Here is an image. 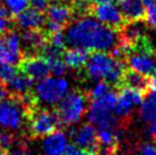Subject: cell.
I'll list each match as a JSON object with an SVG mask.
<instances>
[{"instance_id": "8992f818", "label": "cell", "mask_w": 156, "mask_h": 155, "mask_svg": "<svg viewBox=\"0 0 156 155\" xmlns=\"http://www.w3.org/2000/svg\"><path fill=\"white\" fill-rule=\"evenodd\" d=\"M26 123L31 137L41 138L57 130L59 125V120L55 111L38 107L37 105L29 113Z\"/></svg>"}, {"instance_id": "7a4b0ae2", "label": "cell", "mask_w": 156, "mask_h": 155, "mask_svg": "<svg viewBox=\"0 0 156 155\" xmlns=\"http://www.w3.org/2000/svg\"><path fill=\"white\" fill-rule=\"evenodd\" d=\"M84 67L86 74L92 80L105 81L108 85L120 87L126 64L124 60L115 58L106 52H95L89 56Z\"/></svg>"}, {"instance_id": "3957f363", "label": "cell", "mask_w": 156, "mask_h": 155, "mask_svg": "<svg viewBox=\"0 0 156 155\" xmlns=\"http://www.w3.org/2000/svg\"><path fill=\"white\" fill-rule=\"evenodd\" d=\"M123 59L131 70L145 75L156 74V49L147 37L128 47L123 52Z\"/></svg>"}, {"instance_id": "6da1fadb", "label": "cell", "mask_w": 156, "mask_h": 155, "mask_svg": "<svg viewBox=\"0 0 156 155\" xmlns=\"http://www.w3.org/2000/svg\"><path fill=\"white\" fill-rule=\"evenodd\" d=\"M66 42L72 47L94 52L112 50L117 45V31L101 24L97 20L83 16L69 24Z\"/></svg>"}, {"instance_id": "30bf717a", "label": "cell", "mask_w": 156, "mask_h": 155, "mask_svg": "<svg viewBox=\"0 0 156 155\" xmlns=\"http://www.w3.org/2000/svg\"><path fill=\"white\" fill-rule=\"evenodd\" d=\"M91 15L97 18L101 24L108 26L115 31H120L126 25V18L123 17L120 9L112 2H98L94 4L91 9Z\"/></svg>"}, {"instance_id": "8d00e7d4", "label": "cell", "mask_w": 156, "mask_h": 155, "mask_svg": "<svg viewBox=\"0 0 156 155\" xmlns=\"http://www.w3.org/2000/svg\"><path fill=\"white\" fill-rule=\"evenodd\" d=\"M91 2H106V1H108V2H112V1H119V0H89Z\"/></svg>"}, {"instance_id": "44dd1931", "label": "cell", "mask_w": 156, "mask_h": 155, "mask_svg": "<svg viewBox=\"0 0 156 155\" xmlns=\"http://www.w3.org/2000/svg\"><path fill=\"white\" fill-rule=\"evenodd\" d=\"M5 86L7 87V89L9 90L10 95L21 96L30 92L31 88L33 86V80L30 77H27V75H25V74L20 71Z\"/></svg>"}, {"instance_id": "74e56055", "label": "cell", "mask_w": 156, "mask_h": 155, "mask_svg": "<svg viewBox=\"0 0 156 155\" xmlns=\"http://www.w3.org/2000/svg\"><path fill=\"white\" fill-rule=\"evenodd\" d=\"M55 1H61V2H74L75 0H55Z\"/></svg>"}, {"instance_id": "4dcf8cb0", "label": "cell", "mask_w": 156, "mask_h": 155, "mask_svg": "<svg viewBox=\"0 0 156 155\" xmlns=\"http://www.w3.org/2000/svg\"><path fill=\"white\" fill-rule=\"evenodd\" d=\"M29 4L32 6V8L39 12H44L49 6V0H29Z\"/></svg>"}, {"instance_id": "4fadbf2b", "label": "cell", "mask_w": 156, "mask_h": 155, "mask_svg": "<svg viewBox=\"0 0 156 155\" xmlns=\"http://www.w3.org/2000/svg\"><path fill=\"white\" fill-rule=\"evenodd\" d=\"M120 142L119 129H99L97 131L96 155H116Z\"/></svg>"}, {"instance_id": "d4e9b609", "label": "cell", "mask_w": 156, "mask_h": 155, "mask_svg": "<svg viewBox=\"0 0 156 155\" xmlns=\"http://www.w3.org/2000/svg\"><path fill=\"white\" fill-rule=\"evenodd\" d=\"M109 90H112V89H111V85H108L107 82H105V81H99L94 86V88H91V90L87 94V97H88V99L94 100V99L99 98L101 96H104L105 94H107Z\"/></svg>"}, {"instance_id": "7c38bea8", "label": "cell", "mask_w": 156, "mask_h": 155, "mask_svg": "<svg viewBox=\"0 0 156 155\" xmlns=\"http://www.w3.org/2000/svg\"><path fill=\"white\" fill-rule=\"evenodd\" d=\"M71 137L75 146L83 148L96 155L97 151V130L91 123H84L78 129L71 130Z\"/></svg>"}, {"instance_id": "1f68e13d", "label": "cell", "mask_w": 156, "mask_h": 155, "mask_svg": "<svg viewBox=\"0 0 156 155\" xmlns=\"http://www.w3.org/2000/svg\"><path fill=\"white\" fill-rule=\"evenodd\" d=\"M65 155H92L91 153H89L88 151L80 148V147L75 146V145H71L67 147V151H66Z\"/></svg>"}, {"instance_id": "484cf974", "label": "cell", "mask_w": 156, "mask_h": 155, "mask_svg": "<svg viewBox=\"0 0 156 155\" xmlns=\"http://www.w3.org/2000/svg\"><path fill=\"white\" fill-rule=\"evenodd\" d=\"M16 142V137L13 134H9L7 131L0 132V155H5L10 148L14 146Z\"/></svg>"}, {"instance_id": "ac0fdd59", "label": "cell", "mask_w": 156, "mask_h": 155, "mask_svg": "<svg viewBox=\"0 0 156 155\" xmlns=\"http://www.w3.org/2000/svg\"><path fill=\"white\" fill-rule=\"evenodd\" d=\"M119 7L126 22L139 21L145 16L143 0H119Z\"/></svg>"}, {"instance_id": "603a6c76", "label": "cell", "mask_w": 156, "mask_h": 155, "mask_svg": "<svg viewBox=\"0 0 156 155\" xmlns=\"http://www.w3.org/2000/svg\"><path fill=\"white\" fill-rule=\"evenodd\" d=\"M6 9L12 16H16L24 12L29 6V0H4Z\"/></svg>"}, {"instance_id": "d6986e66", "label": "cell", "mask_w": 156, "mask_h": 155, "mask_svg": "<svg viewBox=\"0 0 156 155\" xmlns=\"http://www.w3.org/2000/svg\"><path fill=\"white\" fill-rule=\"evenodd\" d=\"M120 87H129V88L141 91L143 94H146L148 91V78L147 75L139 73L134 70L126 69L122 75Z\"/></svg>"}, {"instance_id": "ba28073f", "label": "cell", "mask_w": 156, "mask_h": 155, "mask_svg": "<svg viewBox=\"0 0 156 155\" xmlns=\"http://www.w3.org/2000/svg\"><path fill=\"white\" fill-rule=\"evenodd\" d=\"M116 95V104L114 107V114L121 121L128 120L136 106L143 103L144 95L141 91L129 88V87H120Z\"/></svg>"}, {"instance_id": "9a60e30c", "label": "cell", "mask_w": 156, "mask_h": 155, "mask_svg": "<svg viewBox=\"0 0 156 155\" xmlns=\"http://www.w3.org/2000/svg\"><path fill=\"white\" fill-rule=\"evenodd\" d=\"M67 147V137L61 130H55L44 136L42 142V151L46 155H65Z\"/></svg>"}, {"instance_id": "ffe728a7", "label": "cell", "mask_w": 156, "mask_h": 155, "mask_svg": "<svg viewBox=\"0 0 156 155\" xmlns=\"http://www.w3.org/2000/svg\"><path fill=\"white\" fill-rule=\"evenodd\" d=\"M62 56L67 67L80 71L87 64L89 52L83 48L73 47L71 49H65Z\"/></svg>"}, {"instance_id": "52a82bcc", "label": "cell", "mask_w": 156, "mask_h": 155, "mask_svg": "<svg viewBox=\"0 0 156 155\" xmlns=\"http://www.w3.org/2000/svg\"><path fill=\"white\" fill-rule=\"evenodd\" d=\"M69 92V82L59 77L44 78L35 86L34 96L38 102L55 105Z\"/></svg>"}, {"instance_id": "e575fe53", "label": "cell", "mask_w": 156, "mask_h": 155, "mask_svg": "<svg viewBox=\"0 0 156 155\" xmlns=\"http://www.w3.org/2000/svg\"><path fill=\"white\" fill-rule=\"evenodd\" d=\"M149 123L151 124H149V128H148V134L156 142V119L153 120L152 122H149Z\"/></svg>"}, {"instance_id": "f35d334b", "label": "cell", "mask_w": 156, "mask_h": 155, "mask_svg": "<svg viewBox=\"0 0 156 155\" xmlns=\"http://www.w3.org/2000/svg\"><path fill=\"white\" fill-rule=\"evenodd\" d=\"M124 155H133V154H131V153H126V154H124Z\"/></svg>"}, {"instance_id": "5b68a950", "label": "cell", "mask_w": 156, "mask_h": 155, "mask_svg": "<svg viewBox=\"0 0 156 155\" xmlns=\"http://www.w3.org/2000/svg\"><path fill=\"white\" fill-rule=\"evenodd\" d=\"M87 102V94H83L82 91L73 90L67 92L58 102L59 104L55 111L59 120V124L69 127L78 123L86 114Z\"/></svg>"}, {"instance_id": "e0dca14e", "label": "cell", "mask_w": 156, "mask_h": 155, "mask_svg": "<svg viewBox=\"0 0 156 155\" xmlns=\"http://www.w3.org/2000/svg\"><path fill=\"white\" fill-rule=\"evenodd\" d=\"M74 17V10L71 5L66 4H54L48 6L47 20L52 21L62 26L69 25Z\"/></svg>"}, {"instance_id": "836d02e7", "label": "cell", "mask_w": 156, "mask_h": 155, "mask_svg": "<svg viewBox=\"0 0 156 155\" xmlns=\"http://www.w3.org/2000/svg\"><path fill=\"white\" fill-rule=\"evenodd\" d=\"M9 20L8 18H0V35L9 30Z\"/></svg>"}, {"instance_id": "f1b7e54d", "label": "cell", "mask_w": 156, "mask_h": 155, "mask_svg": "<svg viewBox=\"0 0 156 155\" xmlns=\"http://www.w3.org/2000/svg\"><path fill=\"white\" fill-rule=\"evenodd\" d=\"M47 41L51 46L58 48L61 50H65V45H66V39L64 34L61 32H55V33H49L47 34Z\"/></svg>"}, {"instance_id": "9c48e42d", "label": "cell", "mask_w": 156, "mask_h": 155, "mask_svg": "<svg viewBox=\"0 0 156 155\" xmlns=\"http://www.w3.org/2000/svg\"><path fill=\"white\" fill-rule=\"evenodd\" d=\"M22 58L21 39L15 31L7 30L0 35V65L18 64Z\"/></svg>"}, {"instance_id": "277c9868", "label": "cell", "mask_w": 156, "mask_h": 155, "mask_svg": "<svg viewBox=\"0 0 156 155\" xmlns=\"http://www.w3.org/2000/svg\"><path fill=\"white\" fill-rule=\"evenodd\" d=\"M90 102L88 119L91 124H96L99 129H117L121 120L114 114L116 94L109 90L104 96Z\"/></svg>"}, {"instance_id": "4316f807", "label": "cell", "mask_w": 156, "mask_h": 155, "mask_svg": "<svg viewBox=\"0 0 156 155\" xmlns=\"http://www.w3.org/2000/svg\"><path fill=\"white\" fill-rule=\"evenodd\" d=\"M146 24L156 31V0H151L145 5V16Z\"/></svg>"}, {"instance_id": "cb8c5ba5", "label": "cell", "mask_w": 156, "mask_h": 155, "mask_svg": "<svg viewBox=\"0 0 156 155\" xmlns=\"http://www.w3.org/2000/svg\"><path fill=\"white\" fill-rule=\"evenodd\" d=\"M48 66H49V72L52 73L56 77H61L63 74L66 73V66L65 62L62 59V57H54V58H48Z\"/></svg>"}, {"instance_id": "2e32d148", "label": "cell", "mask_w": 156, "mask_h": 155, "mask_svg": "<svg viewBox=\"0 0 156 155\" xmlns=\"http://www.w3.org/2000/svg\"><path fill=\"white\" fill-rule=\"evenodd\" d=\"M44 18L42 12L35 9H25L24 12L20 13L15 16V22L23 30H34L41 29L44 24Z\"/></svg>"}, {"instance_id": "8fae6325", "label": "cell", "mask_w": 156, "mask_h": 155, "mask_svg": "<svg viewBox=\"0 0 156 155\" xmlns=\"http://www.w3.org/2000/svg\"><path fill=\"white\" fill-rule=\"evenodd\" d=\"M18 70L32 80H42L50 73L47 59L39 55L23 56L18 63Z\"/></svg>"}, {"instance_id": "d590c367", "label": "cell", "mask_w": 156, "mask_h": 155, "mask_svg": "<svg viewBox=\"0 0 156 155\" xmlns=\"http://www.w3.org/2000/svg\"><path fill=\"white\" fill-rule=\"evenodd\" d=\"M148 91L156 92V74L148 78Z\"/></svg>"}, {"instance_id": "d6a6232c", "label": "cell", "mask_w": 156, "mask_h": 155, "mask_svg": "<svg viewBox=\"0 0 156 155\" xmlns=\"http://www.w3.org/2000/svg\"><path fill=\"white\" fill-rule=\"evenodd\" d=\"M5 155H32V154L26 151L25 147H21V148H17V150L8 151Z\"/></svg>"}, {"instance_id": "7402d4cb", "label": "cell", "mask_w": 156, "mask_h": 155, "mask_svg": "<svg viewBox=\"0 0 156 155\" xmlns=\"http://www.w3.org/2000/svg\"><path fill=\"white\" fill-rule=\"evenodd\" d=\"M140 117L145 122H152L156 119V92L149 94L145 102L141 103Z\"/></svg>"}, {"instance_id": "f546056e", "label": "cell", "mask_w": 156, "mask_h": 155, "mask_svg": "<svg viewBox=\"0 0 156 155\" xmlns=\"http://www.w3.org/2000/svg\"><path fill=\"white\" fill-rule=\"evenodd\" d=\"M139 155H156V144L144 142L138 147Z\"/></svg>"}, {"instance_id": "83f0119b", "label": "cell", "mask_w": 156, "mask_h": 155, "mask_svg": "<svg viewBox=\"0 0 156 155\" xmlns=\"http://www.w3.org/2000/svg\"><path fill=\"white\" fill-rule=\"evenodd\" d=\"M18 72V67L15 65L2 64L0 65V82L6 85L7 82L15 77V74Z\"/></svg>"}, {"instance_id": "5bb4252c", "label": "cell", "mask_w": 156, "mask_h": 155, "mask_svg": "<svg viewBox=\"0 0 156 155\" xmlns=\"http://www.w3.org/2000/svg\"><path fill=\"white\" fill-rule=\"evenodd\" d=\"M21 40L24 47L23 56L38 55L41 48L47 42V33L41 29L25 30L21 35Z\"/></svg>"}]
</instances>
